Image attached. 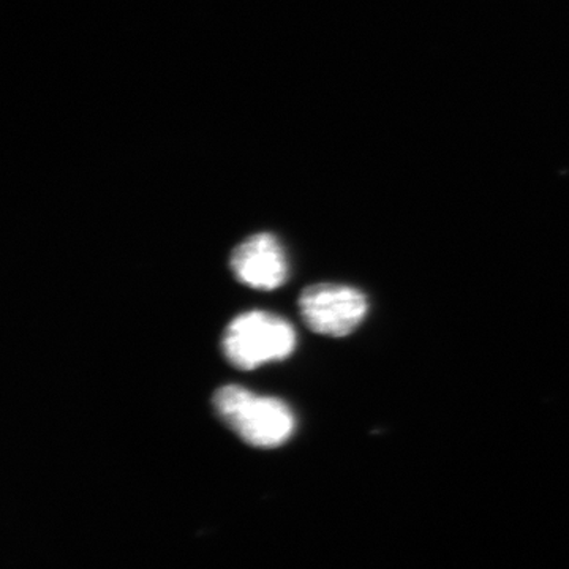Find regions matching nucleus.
Masks as SVG:
<instances>
[{
    "mask_svg": "<svg viewBox=\"0 0 569 569\" xmlns=\"http://www.w3.org/2000/svg\"><path fill=\"white\" fill-rule=\"evenodd\" d=\"M212 402L224 425L254 448H277L293 436V411L277 397L257 396L238 385H227L217 389Z\"/></svg>",
    "mask_w": 569,
    "mask_h": 569,
    "instance_id": "f257e3e1",
    "label": "nucleus"
},
{
    "mask_svg": "<svg viewBox=\"0 0 569 569\" xmlns=\"http://www.w3.org/2000/svg\"><path fill=\"white\" fill-rule=\"evenodd\" d=\"M230 266L236 279L253 290H277L288 279L287 254L279 239L269 233L250 236L236 247Z\"/></svg>",
    "mask_w": 569,
    "mask_h": 569,
    "instance_id": "20e7f679",
    "label": "nucleus"
},
{
    "mask_svg": "<svg viewBox=\"0 0 569 569\" xmlns=\"http://www.w3.org/2000/svg\"><path fill=\"white\" fill-rule=\"evenodd\" d=\"M299 312L310 331L329 337H347L361 326L369 312L362 291L347 284L318 283L299 296Z\"/></svg>",
    "mask_w": 569,
    "mask_h": 569,
    "instance_id": "7ed1b4c3",
    "label": "nucleus"
},
{
    "mask_svg": "<svg viewBox=\"0 0 569 569\" xmlns=\"http://www.w3.org/2000/svg\"><path fill=\"white\" fill-rule=\"evenodd\" d=\"M224 358L236 369L253 370L266 362L283 361L293 353V326L274 313L253 312L236 317L222 339Z\"/></svg>",
    "mask_w": 569,
    "mask_h": 569,
    "instance_id": "f03ea898",
    "label": "nucleus"
}]
</instances>
